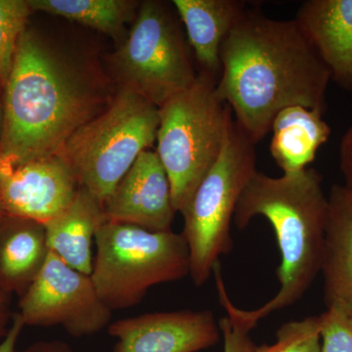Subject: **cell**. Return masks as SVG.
Segmentation results:
<instances>
[{"label": "cell", "mask_w": 352, "mask_h": 352, "mask_svg": "<svg viewBox=\"0 0 352 352\" xmlns=\"http://www.w3.org/2000/svg\"><path fill=\"white\" fill-rule=\"evenodd\" d=\"M217 92L254 145L284 109L325 113L332 80L296 19L278 20L247 9L221 48Z\"/></svg>", "instance_id": "6da1fadb"}, {"label": "cell", "mask_w": 352, "mask_h": 352, "mask_svg": "<svg viewBox=\"0 0 352 352\" xmlns=\"http://www.w3.org/2000/svg\"><path fill=\"white\" fill-rule=\"evenodd\" d=\"M113 94L101 74L27 28L2 94L0 159L14 168L59 155Z\"/></svg>", "instance_id": "7a4b0ae2"}, {"label": "cell", "mask_w": 352, "mask_h": 352, "mask_svg": "<svg viewBox=\"0 0 352 352\" xmlns=\"http://www.w3.org/2000/svg\"><path fill=\"white\" fill-rule=\"evenodd\" d=\"M328 208L323 177L314 168L279 177L256 171L240 197L233 220L241 230L256 217L270 222L281 256L277 268L280 289L254 310L235 307L222 292L219 298L227 314L252 331L261 319L302 298L321 270Z\"/></svg>", "instance_id": "3957f363"}, {"label": "cell", "mask_w": 352, "mask_h": 352, "mask_svg": "<svg viewBox=\"0 0 352 352\" xmlns=\"http://www.w3.org/2000/svg\"><path fill=\"white\" fill-rule=\"evenodd\" d=\"M217 85V78L201 72L193 85L159 108L156 153L180 214L219 157L233 120Z\"/></svg>", "instance_id": "277c9868"}, {"label": "cell", "mask_w": 352, "mask_h": 352, "mask_svg": "<svg viewBox=\"0 0 352 352\" xmlns=\"http://www.w3.org/2000/svg\"><path fill=\"white\" fill-rule=\"evenodd\" d=\"M159 124L157 106L119 87L107 107L69 138L59 156L80 187L103 205L141 153L156 142Z\"/></svg>", "instance_id": "5b68a950"}, {"label": "cell", "mask_w": 352, "mask_h": 352, "mask_svg": "<svg viewBox=\"0 0 352 352\" xmlns=\"http://www.w3.org/2000/svg\"><path fill=\"white\" fill-rule=\"evenodd\" d=\"M94 242L90 278L112 311L135 307L153 286L190 275L189 249L182 233L105 221Z\"/></svg>", "instance_id": "8992f818"}, {"label": "cell", "mask_w": 352, "mask_h": 352, "mask_svg": "<svg viewBox=\"0 0 352 352\" xmlns=\"http://www.w3.org/2000/svg\"><path fill=\"white\" fill-rule=\"evenodd\" d=\"M256 163L254 144L233 118L219 157L182 212L190 276L197 287L208 281L220 256L232 250L231 222L241 195L258 170Z\"/></svg>", "instance_id": "52a82bcc"}, {"label": "cell", "mask_w": 352, "mask_h": 352, "mask_svg": "<svg viewBox=\"0 0 352 352\" xmlns=\"http://www.w3.org/2000/svg\"><path fill=\"white\" fill-rule=\"evenodd\" d=\"M176 14L164 2L140 3L129 34L110 59L119 87L159 108L198 76Z\"/></svg>", "instance_id": "ba28073f"}, {"label": "cell", "mask_w": 352, "mask_h": 352, "mask_svg": "<svg viewBox=\"0 0 352 352\" xmlns=\"http://www.w3.org/2000/svg\"><path fill=\"white\" fill-rule=\"evenodd\" d=\"M19 307L25 326H59L75 338L95 335L112 320L113 311L102 302L89 275L74 270L50 251L23 294Z\"/></svg>", "instance_id": "9c48e42d"}, {"label": "cell", "mask_w": 352, "mask_h": 352, "mask_svg": "<svg viewBox=\"0 0 352 352\" xmlns=\"http://www.w3.org/2000/svg\"><path fill=\"white\" fill-rule=\"evenodd\" d=\"M78 188L73 170L56 155L7 168L2 206L8 217L45 226L68 208Z\"/></svg>", "instance_id": "30bf717a"}, {"label": "cell", "mask_w": 352, "mask_h": 352, "mask_svg": "<svg viewBox=\"0 0 352 352\" xmlns=\"http://www.w3.org/2000/svg\"><path fill=\"white\" fill-rule=\"evenodd\" d=\"M112 352H198L214 346L219 326L210 310L155 312L111 323Z\"/></svg>", "instance_id": "8fae6325"}, {"label": "cell", "mask_w": 352, "mask_h": 352, "mask_svg": "<svg viewBox=\"0 0 352 352\" xmlns=\"http://www.w3.org/2000/svg\"><path fill=\"white\" fill-rule=\"evenodd\" d=\"M106 221L154 232L171 230L176 210L168 173L156 152L141 153L103 204Z\"/></svg>", "instance_id": "7c38bea8"}, {"label": "cell", "mask_w": 352, "mask_h": 352, "mask_svg": "<svg viewBox=\"0 0 352 352\" xmlns=\"http://www.w3.org/2000/svg\"><path fill=\"white\" fill-rule=\"evenodd\" d=\"M296 19L333 82L352 91V0H308Z\"/></svg>", "instance_id": "4fadbf2b"}, {"label": "cell", "mask_w": 352, "mask_h": 352, "mask_svg": "<svg viewBox=\"0 0 352 352\" xmlns=\"http://www.w3.org/2000/svg\"><path fill=\"white\" fill-rule=\"evenodd\" d=\"M328 219L320 272L327 308L352 320V194L333 185L328 196Z\"/></svg>", "instance_id": "5bb4252c"}, {"label": "cell", "mask_w": 352, "mask_h": 352, "mask_svg": "<svg viewBox=\"0 0 352 352\" xmlns=\"http://www.w3.org/2000/svg\"><path fill=\"white\" fill-rule=\"evenodd\" d=\"M173 6L201 73L219 80L222 45L247 11V4L238 0H173Z\"/></svg>", "instance_id": "9a60e30c"}, {"label": "cell", "mask_w": 352, "mask_h": 352, "mask_svg": "<svg viewBox=\"0 0 352 352\" xmlns=\"http://www.w3.org/2000/svg\"><path fill=\"white\" fill-rule=\"evenodd\" d=\"M106 221L103 205L80 187L68 208L44 226L48 250L74 270L91 275L92 243Z\"/></svg>", "instance_id": "2e32d148"}, {"label": "cell", "mask_w": 352, "mask_h": 352, "mask_svg": "<svg viewBox=\"0 0 352 352\" xmlns=\"http://www.w3.org/2000/svg\"><path fill=\"white\" fill-rule=\"evenodd\" d=\"M271 131V156L286 175L307 168L331 135L323 113L300 106L278 113Z\"/></svg>", "instance_id": "e0dca14e"}, {"label": "cell", "mask_w": 352, "mask_h": 352, "mask_svg": "<svg viewBox=\"0 0 352 352\" xmlns=\"http://www.w3.org/2000/svg\"><path fill=\"white\" fill-rule=\"evenodd\" d=\"M44 226L13 217L0 221V289L25 293L48 256Z\"/></svg>", "instance_id": "ac0fdd59"}, {"label": "cell", "mask_w": 352, "mask_h": 352, "mask_svg": "<svg viewBox=\"0 0 352 352\" xmlns=\"http://www.w3.org/2000/svg\"><path fill=\"white\" fill-rule=\"evenodd\" d=\"M28 3L32 12L60 16L115 38L135 18L140 6L131 0H28Z\"/></svg>", "instance_id": "d6986e66"}, {"label": "cell", "mask_w": 352, "mask_h": 352, "mask_svg": "<svg viewBox=\"0 0 352 352\" xmlns=\"http://www.w3.org/2000/svg\"><path fill=\"white\" fill-rule=\"evenodd\" d=\"M32 11L28 0H0V95L10 75L18 41Z\"/></svg>", "instance_id": "ffe728a7"}, {"label": "cell", "mask_w": 352, "mask_h": 352, "mask_svg": "<svg viewBox=\"0 0 352 352\" xmlns=\"http://www.w3.org/2000/svg\"><path fill=\"white\" fill-rule=\"evenodd\" d=\"M320 319L311 316L285 323L273 344L256 346L254 352H320Z\"/></svg>", "instance_id": "44dd1931"}, {"label": "cell", "mask_w": 352, "mask_h": 352, "mask_svg": "<svg viewBox=\"0 0 352 352\" xmlns=\"http://www.w3.org/2000/svg\"><path fill=\"white\" fill-rule=\"evenodd\" d=\"M320 319V352H352V320L337 308L329 307Z\"/></svg>", "instance_id": "7402d4cb"}, {"label": "cell", "mask_w": 352, "mask_h": 352, "mask_svg": "<svg viewBox=\"0 0 352 352\" xmlns=\"http://www.w3.org/2000/svg\"><path fill=\"white\" fill-rule=\"evenodd\" d=\"M220 333L223 336L224 352H254V342L250 337L251 331L227 314L219 322Z\"/></svg>", "instance_id": "603a6c76"}, {"label": "cell", "mask_w": 352, "mask_h": 352, "mask_svg": "<svg viewBox=\"0 0 352 352\" xmlns=\"http://www.w3.org/2000/svg\"><path fill=\"white\" fill-rule=\"evenodd\" d=\"M340 166L346 182L344 187L352 194V126L347 129L340 142Z\"/></svg>", "instance_id": "cb8c5ba5"}, {"label": "cell", "mask_w": 352, "mask_h": 352, "mask_svg": "<svg viewBox=\"0 0 352 352\" xmlns=\"http://www.w3.org/2000/svg\"><path fill=\"white\" fill-rule=\"evenodd\" d=\"M24 327L25 324L20 315L18 314L14 315L10 327L6 331L3 338L0 340V352H16V346Z\"/></svg>", "instance_id": "d4e9b609"}, {"label": "cell", "mask_w": 352, "mask_h": 352, "mask_svg": "<svg viewBox=\"0 0 352 352\" xmlns=\"http://www.w3.org/2000/svg\"><path fill=\"white\" fill-rule=\"evenodd\" d=\"M22 352H75L67 342L62 340H45L32 344Z\"/></svg>", "instance_id": "484cf974"}, {"label": "cell", "mask_w": 352, "mask_h": 352, "mask_svg": "<svg viewBox=\"0 0 352 352\" xmlns=\"http://www.w3.org/2000/svg\"><path fill=\"white\" fill-rule=\"evenodd\" d=\"M8 293L0 289V340L3 338L7 319H8Z\"/></svg>", "instance_id": "4316f807"}, {"label": "cell", "mask_w": 352, "mask_h": 352, "mask_svg": "<svg viewBox=\"0 0 352 352\" xmlns=\"http://www.w3.org/2000/svg\"><path fill=\"white\" fill-rule=\"evenodd\" d=\"M7 168H8V166H7L6 164L1 161V159H0V221H1V220H3L4 219H6V217H7L6 212H4L3 206H2L1 201L2 176H3L4 173H6Z\"/></svg>", "instance_id": "83f0119b"}, {"label": "cell", "mask_w": 352, "mask_h": 352, "mask_svg": "<svg viewBox=\"0 0 352 352\" xmlns=\"http://www.w3.org/2000/svg\"><path fill=\"white\" fill-rule=\"evenodd\" d=\"M2 124H3V108H2V96L0 95V138H1Z\"/></svg>", "instance_id": "f1b7e54d"}]
</instances>
